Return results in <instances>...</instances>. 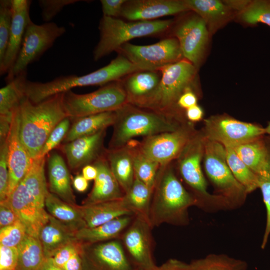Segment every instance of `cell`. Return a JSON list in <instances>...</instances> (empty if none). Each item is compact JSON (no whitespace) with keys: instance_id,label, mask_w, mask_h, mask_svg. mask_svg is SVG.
<instances>
[{"instance_id":"6da1fadb","label":"cell","mask_w":270,"mask_h":270,"mask_svg":"<svg viewBox=\"0 0 270 270\" xmlns=\"http://www.w3.org/2000/svg\"><path fill=\"white\" fill-rule=\"evenodd\" d=\"M196 200L169 164L160 166L153 189L149 221L152 228L166 224L185 226L190 222L188 210Z\"/></svg>"},{"instance_id":"7a4b0ae2","label":"cell","mask_w":270,"mask_h":270,"mask_svg":"<svg viewBox=\"0 0 270 270\" xmlns=\"http://www.w3.org/2000/svg\"><path fill=\"white\" fill-rule=\"evenodd\" d=\"M46 157L33 160L28 172L6 198L27 234L38 238L48 222L45 200L48 191L44 174Z\"/></svg>"},{"instance_id":"3957f363","label":"cell","mask_w":270,"mask_h":270,"mask_svg":"<svg viewBox=\"0 0 270 270\" xmlns=\"http://www.w3.org/2000/svg\"><path fill=\"white\" fill-rule=\"evenodd\" d=\"M64 94H58L38 103L25 97L18 108L20 138L32 160L38 156L54 128L68 118L63 104Z\"/></svg>"},{"instance_id":"277c9868","label":"cell","mask_w":270,"mask_h":270,"mask_svg":"<svg viewBox=\"0 0 270 270\" xmlns=\"http://www.w3.org/2000/svg\"><path fill=\"white\" fill-rule=\"evenodd\" d=\"M142 70L120 54L108 65L85 75L60 76L48 82H34L28 80L26 96L34 103H38L55 94L64 92L78 86H104L120 80L132 72Z\"/></svg>"},{"instance_id":"5b68a950","label":"cell","mask_w":270,"mask_h":270,"mask_svg":"<svg viewBox=\"0 0 270 270\" xmlns=\"http://www.w3.org/2000/svg\"><path fill=\"white\" fill-rule=\"evenodd\" d=\"M114 131L108 149L122 148L138 136L148 137L174 131L178 127L170 116L150 110H146L127 103L116 110Z\"/></svg>"},{"instance_id":"8992f818","label":"cell","mask_w":270,"mask_h":270,"mask_svg":"<svg viewBox=\"0 0 270 270\" xmlns=\"http://www.w3.org/2000/svg\"><path fill=\"white\" fill-rule=\"evenodd\" d=\"M173 23L172 20L126 22L102 16L98 26L100 38L94 50V60L97 61L116 52L132 39L163 34Z\"/></svg>"},{"instance_id":"52a82bcc","label":"cell","mask_w":270,"mask_h":270,"mask_svg":"<svg viewBox=\"0 0 270 270\" xmlns=\"http://www.w3.org/2000/svg\"><path fill=\"white\" fill-rule=\"evenodd\" d=\"M204 138L194 136L178 156V171L196 200V206L206 212L228 210L220 196L210 194L200 163L204 154Z\"/></svg>"},{"instance_id":"ba28073f","label":"cell","mask_w":270,"mask_h":270,"mask_svg":"<svg viewBox=\"0 0 270 270\" xmlns=\"http://www.w3.org/2000/svg\"><path fill=\"white\" fill-rule=\"evenodd\" d=\"M204 142V167L216 194L224 202L228 210L240 208L248 194L236 180L226 160L224 147L206 138Z\"/></svg>"},{"instance_id":"9c48e42d","label":"cell","mask_w":270,"mask_h":270,"mask_svg":"<svg viewBox=\"0 0 270 270\" xmlns=\"http://www.w3.org/2000/svg\"><path fill=\"white\" fill-rule=\"evenodd\" d=\"M160 70L162 78L157 88L134 106L170 116L171 110L176 105L180 95L190 87L196 68L191 62L182 59Z\"/></svg>"},{"instance_id":"30bf717a","label":"cell","mask_w":270,"mask_h":270,"mask_svg":"<svg viewBox=\"0 0 270 270\" xmlns=\"http://www.w3.org/2000/svg\"><path fill=\"white\" fill-rule=\"evenodd\" d=\"M128 103L121 80L106 84L93 92L78 94L64 92L63 104L70 120L90 115L115 111Z\"/></svg>"},{"instance_id":"8fae6325","label":"cell","mask_w":270,"mask_h":270,"mask_svg":"<svg viewBox=\"0 0 270 270\" xmlns=\"http://www.w3.org/2000/svg\"><path fill=\"white\" fill-rule=\"evenodd\" d=\"M66 32L64 27L58 26L54 22L36 24L30 20L26 27L16 60L7 73L6 82L26 71L28 66L37 60Z\"/></svg>"},{"instance_id":"7c38bea8","label":"cell","mask_w":270,"mask_h":270,"mask_svg":"<svg viewBox=\"0 0 270 270\" xmlns=\"http://www.w3.org/2000/svg\"><path fill=\"white\" fill-rule=\"evenodd\" d=\"M142 70H160L164 66L182 60L183 55L178 40L170 37L158 42L138 46L129 42L116 51Z\"/></svg>"},{"instance_id":"4fadbf2b","label":"cell","mask_w":270,"mask_h":270,"mask_svg":"<svg viewBox=\"0 0 270 270\" xmlns=\"http://www.w3.org/2000/svg\"><path fill=\"white\" fill-rule=\"evenodd\" d=\"M204 134V138L224 146L233 147L261 138L266 132L260 126L222 115L205 120Z\"/></svg>"},{"instance_id":"5bb4252c","label":"cell","mask_w":270,"mask_h":270,"mask_svg":"<svg viewBox=\"0 0 270 270\" xmlns=\"http://www.w3.org/2000/svg\"><path fill=\"white\" fill-rule=\"evenodd\" d=\"M194 136L189 128L178 127L174 131L146 137L138 148L160 166H164L178 158Z\"/></svg>"},{"instance_id":"9a60e30c","label":"cell","mask_w":270,"mask_h":270,"mask_svg":"<svg viewBox=\"0 0 270 270\" xmlns=\"http://www.w3.org/2000/svg\"><path fill=\"white\" fill-rule=\"evenodd\" d=\"M120 240L94 244H80L86 270H132Z\"/></svg>"},{"instance_id":"2e32d148","label":"cell","mask_w":270,"mask_h":270,"mask_svg":"<svg viewBox=\"0 0 270 270\" xmlns=\"http://www.w3.org/2000/svg\"><path fill=\"white\" fill-rule=\"evenodd\" d=\"M209 32L204 20L198 15L189 16L177 25L174 36L186 60L197 69L203 58Z\"/></svg>"},{"instance_id":"e0dca14e","label":"cell","mask_w":270,"mask_h":270,"mask_svg":"<svg viewBox=\"0 0 270 270\" xmlns=\"http://www.w3.org/2000/svg\"><path fill=\"white\" fill-rule=\"evenodd\" d=\"M152 229L148 221L134 216L120 239L124 250L144 270L154 266L152 260L154 245Z\"/></svg>"},{"instance_id":"ac0fdd59","label":"cell","mask_w":270,"mask_h":270,"mask_svg":"<svg viewBox=\"0 0 270 270\" xmlns=\"http://www.w3.org/2000/svg\"><path fill=\"white\" fill-rule=\"evenodd\" d=\"M18 108L14 112L8 136V185L7 198L26 174L33 160L20 138Z\"/></svg>"},{"instance_id":"d6986e66","label":"cell","mask_w":270,"mask_h":270,"mask_svg":"<svg viewBox=\"0 0 270 270\" xmlns=\"http://www.w3.org/2000/svg\"><path fill=\"white\" fill-rule=\"evenodd\" d=\"M106 130L90 136L78 138L64 144L62 148L70 168L73 170L92 164L106 154L104 146Z\"/></svg>"},{"instance_id":"ffe728a7","label":"cell","mask_w":270,"mask_h":270,"mask_svg":"<svg viewBox=\"0 0 270 270\" xmlns=\"http://www.w3.org/2000/svg\"><path fill=\"white\" fill-rule=\"evenodd\" d=\"M189 10L184 0H126L120 17L129 21L153 20Z\"/></svg>"},{"instance_id":"44dd1931","label":"cell","mask_w":270,"mask_h":270,"mask_svg":"<svg viewBox=\"0 0 270 270\" xmlns=\"http://www.w3.org/2000/svg\"><path fill=\"white\" fill-rule=\"evenodd\" d=\"M12 22L8 47L2 62L0 63V74L8 73L14 66L22 46L26 27L30 20L31 0H12Z\"/></svg>"},{"instance_id":"7402d4cb","label":"cell","mask_w":270,"mask_h":270,"mask_svg":"<svg viewBox=\"0 0 270 270\" xmlns=\"http://www.w3.org/2000/svg\"><path fill=\"white\" fill-rule=\"evenodd\" d=\"M98 170L91 192L82 202V204L120 200L124 193L114 176L106 154L96 160L93 164Z\"/></svg>"},{"instance_id":"603a6c76","label":"cell","mask_w":270,"mask_h":270,"mask_svg":"<svg viewBox=\"0 0 270 270\" xmlns=\"http://www.w3.org/2000/svg\"><path fill=\"white\" fill-rule=\"evenodd\" d=\"M161 78L160 70H140L121 79L128 103L136 106L150 96L157 88Z\"/></svg>"},{"instance_id":"cb8c5ba5","label":"cell","mask_w":270,"mask_h":270,"mask_svg":"<svg viewBox=\"0 0 270 270\" xmlns=\"http://www.w3.org/2000/svg\"><path fill=\"white\" fill-rule=\"evenodd\" d=\"M86 227H94L124 216H134L126 206L122 198L90 204L76 205Z\"/></svg>"},{"instance_id":"d4e9b609","label":"cell","mask_w":270,"mask_h":270,"mask_svg":"<svg viewBox=\"0 0 270 270\" xmlns=\"http://www.w3.org/2000/svg\"><path fill=\"white\" fill-rule=\"evenodd\" d=\"M134 217L122 216L96 226L82 228L76 232V240L81 244H94L120 240Z\"/></svg>"},{"instance_id":"484cf974","label":"cell","mask_w":270,"mask_h":270,"mask_svg":"<svg viewBox=\"0 0 270 270\" xmlns=\"http://www.w3.org/2000/svg\"><path fill=\"white\" fill-rule=\"evenodd\" d=\"M190 10L195 12L205 22L209 33L213 34L232 16V9L218 0H184Z\"/></svg>"},{"instance_id":"4316f807","label":"cell","mask_w":270,"mask_h":270,"mask_svg":"<svg viewBox=\"0 0 270 270\" xmlns=\"http://www.w3.org/2000/svg\"><path fill=\"white\" fill-rule=\"evenodd\" d=\"M48 175L50 192L68 204H76L69 170L63 158L57 153H53L48 159Z\"/></svg>"},{"instance_id":"83f0119b","label":"cell","mask_w":270,"mask_h":270,"mask_svg":"<svg viewBox=\"0 0 270 270\" xmlns=\"http://www.w3.org/2000/svg\"><path fill=\"white\" fill-rule=\"evenodd\" d=\"M76 232L50 214L48 222L40 229L38 236L46 258H50L62 247L76 241Z\"/></svg>"},{"instance_id":"f1b7e54d","label":"cell","mask_w":270,"mask_h":270,"mask_svg":"<svg viewBox=\"0 0 270 270\" xmlns=\"http://www.w3.org/2000/svg\"><path fill=\"white\" fill-rule=\"evenodd\" d=\"M133 154L134 148L130 145L108 149L106 153L110 170L124 194L130 190L134 179Z\"/></svg>"},{"instance_id":"f546056e","label":"cell","mask_w":270,"mask_h":270,"mask_svg":"<svg viewBox=\"0 0 270 270\" xmlns=\"http://www.w3.org/2000/svg\"><path fill=\"white\" fill-rule=\"evenodd\" d=\"M116 110L90 115L72 120L63 142H70L78 138L90 136L113 126L116 120Z\"/></svg>"},{"instance_id":"4dcf8cb0","label":"cell","mask_w":270,"mask_h":270,"mask_svg":"<svg viewBox=\"0 0 270 270\" xmlns=\"http://www.w3.org/2000/svg\"><path fill=\"white\" fill-rule=\"evenodd\" d=\"M76 204L73 206L64 201L49 190L45 200L48 212L76 232L86 227L84 221L76 208Z\"/></svg>"},{"instance_id":"1f68e13d","label":"cell","mask_w":270,"mask_h":270,"mask_svg":"<svg viewBox=\"0 0 270 270\" xmlns=\"http://www.w3.org/2000/svg\"><path fill=\"white\" fill-rule=\"evenodd\" d=\"M263 137L231 147L256 174L262 168L270 156V147Z\"/></svg>"},{"instance_id":"d6a6232c","label":"cell","mask_w":270,"mask_h":270,"mask_svg":"<svg viewBox=\"0 0 270 270\" xmlns=\"http://www.w3.org/2000/svg\"><path fill=\"white\" fill-rule=\"evenodd\" d=\"M152 191L134 176L132 186L122 198L126 206L134 216L140 217L149 222Z\"/></svg>"},{"instance_id":"836d02e7","label":"cell","mask_w":270,"mask_h":270,"mask_svg":"<svg viewBox=\"0 0 270 270\" xmlns=\"http://www.w3.org/2000/svg\"><path fill=\"white\" fill-rule=\"evenodd\" d=\"M26 71L24 72L0 89V115H13L26 97Z\"/></svg>"},{"instance_id":"e575fe53","label":"cell","mask_w":270,"mask_h":270,"mask_svg":"<svg viewBox=\"0 0 270 270\" xmlns=\"http://www.w3.org/2000/svg\"><path fill=\"white\" fill-rule=\"evenodd\" d=\"M18 248V260L16 270H38L46 259L38 238L28 234Z\"/></svg>"},{"instance_id":"d590c367","label":"cell","mask_w":270,"mask_h":270,"mask_svg":"<svg viewBox=\"0 0 270 270\" xmlns=\"http://www.w3.org/2000/svg\"><path fill=\"white\" fill-rule=\"evenodd\" d=\"M247 262L225 254H211L193 260L187 270H247Z\"/></svg>"},{"instance_id":"8d00e7d4","label":"cell","mask_w":270,"mask_h":270,"mask_svg":"<svg viewBox=\"0 0 270 270\" xmlns=\"http://www.w3.org/2000/svg\"><path fill=\"white\" fill-rule=\"evenodd\" d=\"M224 147L227 163L236 180L248 194L258 188L257 175L242 160L232 148Z\"/></svg>"},{"instance_id":"74e56055","label":"cell","mask_w":270,"mask_h":270,"mask_svg":"<svg viewBox=\"0 0 270 270\" xmlns=\"http://www.w3.org/2000/svg\"><path fill=\"white\" fill-rule=\"evenodd\" d=\"M134 148L133 164L134 176L153 190L160 164Z\"/></svg>"},{"instance_id":"f35d334b","label":"cell","mask_w":270,"mask_h":270,"mask_svg":"<svg viewBox=\"0 0 270 270\" xmlns=\"http://www.w3.org/2000/svg\"><path fill=\"white\" fill-rule=\"evenodd\" d=\"M239 14L242 20L248 24L262 23L270 27V0L248 1Z\"/></svg>"},{"instance_id":"ab89813d","label":"cell","mask_w":270,"mask_h":270,"mask_svg":"<svg viewBox=\"0 0 270 270\" xmlns=\"http://www.w3.org/2000/svg\"><path fill=\"white\" fill-rule=\"evenodd\" d=\"M258 188L261 190L266 212V224L261 248L264 249L270 235V156L266 162L256 174Z\"/></svg>"},{"instance_id":"60d3db41","label":"cell","mask_w":270,"mask_h":270,"mask_svg":"<svg viewBox=\"0 0 270 270\" xmlns=\"http://www.w3.org/2000/svg\"><path fill=\"white\" fill-rule=\"evenodd\" d=\"M12 16V0L0 1V63L4 56L10 32Z\"/></svg>"},{"instance_id":"b9f144b4","label":"cell","mask_w":270,"mask_h":270,"mask_svg":"<svg viewBox=\"0 0 270 270\" xmlns=\"http://www.w3.org/2000/svg\"><path fill=\"white\" fill-rule=\"evenodd\" d=\"M26 234L24 225L18 220L11 225L0 228V245L18 247Z\"/></svg>"},{"instance_id":"7bdbcfd3","label":"cell","mask_w":270,"mask_h":270,"mask_svg":"<svg viewBox=\"0 0 270 270\" xmlns=\"http://www.w3.org/2000/svg\"><path fill=\"white\" fill-rule=\"evenodd\" d=\"M70 120L66 118L52 130L37 158H44L52 150L56 148L65 136L70 128Z\"/></svg>"},{"instance_id":"ee69618b","label":"cell","mask_w":270,"mask_h":270,"mask_svg":"<svg viewBox=\"0 0 270 270\" xmlns=\"http://www.w3.org/2000/svg\"><path fill=\"white\" fill-rule=\"evenodd\" d=\"M8 185V138L0 143V202L7 198Z\"/></svg>"},{"instance_id":"f6af8a7d","label":"cell","mask_w":270,"mask_h":270,"mask_svg":"<svg viewBox=\"0 0 270 270\" xmlns=\"http://www.w3.org/2000/svg\"><path fill=\"white\" fill-rule=\"evenodd\" d=\"M78 0H40L41 15L45 22L50 21L66 6L78 2Z\"/></svg>"},{"instance_id":"bcb514c9","label":"cell","mask_w":270,"mask_h":270,"mask_svg":"<svg viewBox=\"0 0 270 270\" xmlns=\"http://www.w3.org/2000/svg\"><path fill=\"white\" fill-rule=\"evenodd\" d=\"M18 260V247L0 245V270H16Z\"/></svg>"},{"instance_id":"7dc6e473","label":"cell","mask_w":270,"mask_h":270,"mask_svg":"<svg viewBox=\"0 0 270 270\" xmlns=\"http://www.w3.org/2000/svg\"><path fill=\"white\" fill-rule=\"evenodd\" d=\"M80 244L76 241L69 243L56 250L50 258L60 268L79 250Z\"/></svg>"},{"instance_id":"c3c4849f","label":"cell","mask_w":270,"mask_h":270,"mask_svg":"<svg viewBox=\"0 0 270 270\" xmlns=\"http://www.w3.org/2000/svg\"><path fill=\"white\" fill-rule=\"evenodd\" d=\"M20 220L8 200L0 202V228L11 225Z\"/></svg>"},{"instance_id":"681fc988","label":"cell","mask_w":270,"mask_h":270,"mask_svg":"<svg viewBox=\"0 0 270 270\" xmlns=\"http://www.w3.org/2000/svg\"><path fill=\"white\" fill-rule=\"evenodd\" d=\"M103 16L118 18L120 17L122 6L126 0H100Z\"/></svg>"},{"instance_id":"f907efd6","label":"cell","mask_w":270,"mask_h":270,"mask_svg":"<svg viewBox=\"0 0 270 270\" xmlns=\"http://www.w3.org/2000/svg\"><path fill=\"white\" fill-rule=\"evenodd\" d=\"M198 98L190 87L187 88L178 98L176 105L182 108L188 109L197 104Z\"/></svg>"},{"instance_id":"816d5d0a","label":"cell","mask_w":270,"mask_h":270,"mask_svg":"<svg viewBox=\"0 0 270 270\" xmlns=\"http://www.w3.org/2000/svg\"><path fill=\"white\" fill-rule=\"evenodd\" d=\"M188 264L176 259H170L162 266L144 270H187Z\"/></svg>"},{"instance_id":"f5cc1de1","label":"cell","mask_w":270,"mask_h":270,"mask_svg":"<svg viewBox=\"0 0 270 270\" xmlns=\"http://www.w3.org/2000/svg\"><path fill=\"white\" fill-rule=\"evenodd\" d=\"M61 269L62 270H82V260L79 250L62 266Z\"/></svg>"},{"instance_id":"db71d44e","label":"cell","mask_w":270,"mask_h":270,"mask_svg":"<svg viewBox=\"0 0 270 270\" xmlns=\"http://www.w3.org/2000/svg\"><path fill=\"white\" fill-rule=\"evenodd\" d=\"M204 115L202 108L198 104L186 110L187 118L192 122H196L201 120Z\"/></svg>"},{"instance_id":"11a10c76","label":"cell","mask_w":270,"mask_h":270,"mask_svg":"<svg viewBox=\"0 0 270 270\" xmlns=\"http://www.w3.org/2000/svg\"><path fill=\"white\" fill-rule=\"evenodd\" d=\"M72 184L74 189L80 192H85L88 186V180L82 174L76 176L73 179Z\"/></svg>"},{"instance_id":"9f6ffc18","label":"cell","mask_w":270,"mask_h":270,"mask_svg":"<svg viewBox=\"0 0 270 270\" xmlns=\"http://www.w3.org/2000/svg\"><path fill=\"white\" fill-rule=\"evenodd\" d=\"M82 175L88 180H94L98 175L97 169L93 164H88L82 168Z\"/></svg>"},{"instance_id":"6f0895ef","label":"cell","mask_w":270,"mask_h":270,"mask_svg":"<svg viewBox=\"0 0 270 270\" xmlns=\"http://www.w3.org/2000/svg\"><path fill=\"white\" fill-rule=\"evenodd\" d=\"M38 270H62L53 262L50 258H46Z\"/></svg>"},{"instance_id":"680465c9","label":"cell","mask_w":270,"mask_h":270,"mask_svg":"<svg viewBox=\"0 0 270 270\" xmlns=\"http://www.w3.org/2000/svg\"><path fill=\"white\" fill-rule=\"evenodd\" d=\"M266 134H268L270 136V122H269L267 126L264 128Z\"/></svg>"}]
</instances>
